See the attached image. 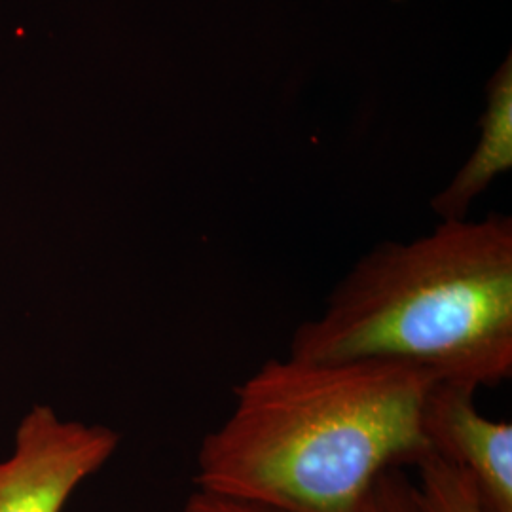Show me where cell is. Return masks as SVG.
<instances>
[{
	"instance_id": "6",
	"label": "cell",
	"mask_w": 512,
	"mask_h": 512,
	"mask_svg": "<svg viewBox=\"0 0 512 512\" xmlns=\"http://www.w3.org/2000/svg\"><path fill=\"white\" fill-rule=\"evenodd\" d=\"M423 512H486L473 480L454 463L429 452L416 463Z\"/></svg>"
},
{
	"instance_id": "5",
	"label": "cell",
	"mask_w": 512,
	"mask_h": 512,
	"mask_svg": "<svg viewBox=\"0 0 512 512\" xmlns=\"http://www.w3.org/2000/svg\"><path fill=\"white\" fill-rule=\"evenodd\" d=\"M480 137L452 181L431 200L440 220L467 219L473 203L512 169V57L507 55L486 86Z\"/></svg>"
},
{
	"instance_id": "1",
	"label": "cell",
	"mask_w": 512,
	"mask_h": 512,
	"mask_svg": "<svg viewBox=\"0 0 512 512\" xmlns=\"http://www.w3.org/2000/svg\"><path fill=\"white\" fill-rule=\"evenodd\" d=\"M431 384L387 363L270 359L203 437L196 488L283 512H365L380 476L431 452L421 429Z\"/></svg>"
},
{
	"instance_id": "7",
	"label": "cell",
	"mask_w": 512,
	"mask_h": 512,
	"mask_svg": "<svg viewBox=\"0 0 512 512\" xmlns=\"http://www.w3.org/2000/svg\"><path fill=\"white\" fill-rule=\"evenodd\" d=\"M365 512H423L418 488L404 469H391L376 482Z\"/></svg>"
},
{
	"instance_id": "2",
	"label": "cell",
	"mask_w": 512,
	"mask_h": 512,
	"mask_svg": "<svg viewBox=\"0 0 512 512\" xmlns=\"http://www.w3.org/2000/svg\"><path fill=\"white\" fill-rule=\"evenodd\" d=\"M289 357L406 366L473 391L511 380V217L442 220L378 243L294 330Z\"/></svg>"
},
{
	"instance_id": "4",
	"label": "cell",
	"mask_w": 512,
	"mask_h": 512,
	"mask_svg": "<svg viewBox=\"0 0 512 512\" xmlns=\"http://www.w3.org/2000/svg\"><path fill=\"white\" fill-rule=\"evenodd\" d=\"M476 391L433 382L421 429L433 454L463 469L486 512H512V425L478 412Z\"/></svg>"
},
{
	"instance_id": "9",
	"label": "cell",
	"mask_w": 512,
	"mask_h": 512,
	"mask_svg": "<svg viewBox=\"0 0 512 512\" xmlns=\"http://www.w3.org/2000/svg\"><path fill=\"white\" fill-rule=\"evenodd\" d=\"M391 2H397V4H399V2H406V0H391Z\"/></svg>"
},
{
	"instance_id": "3",
	"label": "cell",
	"mask_w": 512,
	"mask_h": 512,
	"mask_svg": "<svg viewBox=\"0 0 512 512\" xmlns=\"http://www.w3.org/2000/svg\"><path fill=\"white\" fill-rule=\"evenodd\" d=\"M120 446L107 425L65 420L48 404L33 406L0 459V512H63L76 490Z\"/></svg>"
},
{
	"instance_id": "8",
	"label": "cell",
	"mask_w": 512,
	"mask_h": 512,
	"mask_svg": "<svg viewBox=\"0 0 512 512\" xmlns=\"http://www.w3.org/2000/svg\"><path fill=\"white\" fill-rule=\"evenodd\" d=\"M181 512H283L272 509L268 505L247 501V499H238L230 495L213 494L198 490L188 495Z\"/></svg>"
}]
</instances>
